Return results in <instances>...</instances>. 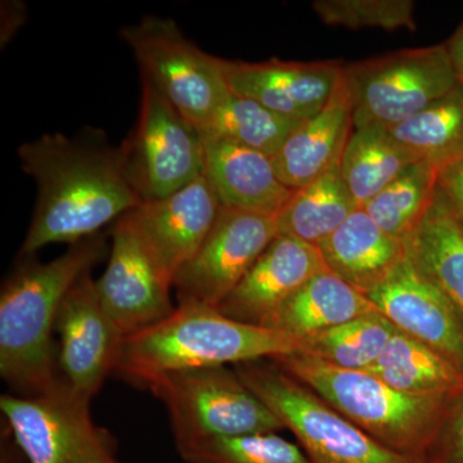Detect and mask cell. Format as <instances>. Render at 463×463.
I'll use <instances>...</instances> for the list:
<instances>
[{
  "mask_svg": "<svg viewBox=\"0 0 463 463\" xmlns=\"http://www.w3.org/2000/svg\"><path fill=\"white\" fill-rule=\"evenodd\" d=\"M277 236V216L222 206L206 240L174 279L178 304L218 307Z\"/></svg>",
  "mask_w": 463,
  "mask_h": 463,
  "instance_id": "cell-11",
  "label": "cell"
},
{
  "mask_svg": "<svg viewBox=\"0 0 463 463\" xmlns=\"http://www.w3.org/2000/svg\"><path fill=\"white\" fill-rule=\"evenodd\" d=\"M446 47L455 69L457 80L463 87V25L457 30L450 41H448Z\"/></svg>",
  "mask_w": 463,
  "mask_h": 463,
  "instance_id": "cell-34",
  "label": "cell"
},
{
  "mask_svg": "<svg viewBox=\"0 0 463 463\" xmlns=\"http://www.w3.org/2000/svg\"><path fill=\"white\" fill-rule=\"evenodd\" d=\"M17 155L38 188L23 258L52 243L74 245L96 236L142 203L120 147L54 133L24 143Z\"/></svg>",
  "mask_w": 463,
  "mask_h": 463,
  "instance_id": "cell-1",
  "label": "cell"
},
{
  "mask_svg": "<svg viewBox=\"0 0 463 463\" xmlns=\"http://www.w3.org/2000/svg\"><path fill=\"white\" fill-rule=\"evenodd\" d=\"M201 137L203 175L222 206L272 216L282 212L294 191L279 181L272 158L227 139Z\"/></svg>",
  "mask_w": 463,
  "mask_h": 463,
  "instance_id": "cell-18",
  "label": "cell"
},
{
  "mask_svg": "<svg viewBox=\"0 0 463 463\" xmlns=\"http://www.w3.org/2000/svg\"><path fill=\"white\" fill-rule=\"evenodd\" d=\"M379 312L367 295L328 269L307 281L263 327L307 340L344 323Z\"/></svg>",
  "mask_w": 463,
  "mask_h": 463,
  "instance_id": "cell-21",
  "label": "cell"
},
{
  "mask_svg": "<svg viewBox=\"0 0 463 463\" xmlns=\"http://www.w3.org/2000/svg\"><path fill=\"white\" fill-rule=\"evenodd\" d=\"M317 16L330 26L350 30H416L412 0H316Z\"/></svg>",
  "mask_w": 463,
  "mask_h": 463,
  "instance_id": "cell-31",
  "label": "cell"
},
{
  "mask_svg": "<svg viewBox=\"0 0 463 463\" xmlns=\"http://www.w3.org/2000/svg\"><path fill=\"white\" fill-rule=\"evenodd\" d=\"M120 148L142 203L169 196L203 174L199 129L143 79L138 120Z\"/></svg>",
  "mask_w": 463,
  "mask_h": 463,
  "instance_id": "cell-10",
  "label": "cell"
},
{
  "mask_svg": "<svg viewBox=\"0 0 463 463\" xmlns=\"http://www.w3.org/2000/svg\"><path fill=\"white\" fill-rule=\"evenodd\" d=\"M403 241L407 258L463 318V224L439 187L428 213Z\"/></svg>",
  "mask_w": 463,
  "mask_h": 463,
  "instance_id": "cell-22",
  "label": "cell"
},
{
  "mask_svg": "<svg viewBox=\"0 0 463 463\" xmlns=\"http://www.w3.org/2000/svg\"><path fill=\"white\" fill-rule=\"evenodd\" d=\"M9 448H3L2 450V463H18L16 459V456L14 453H11V450H8Z\"/></svg>",
  "mask_w": 463,
  "mask_h": 463,
  "instance_id": "cell-35",
  "label": "cell"
},
{
  "mask_svg": "<svg viewBox=\"0 0 463 463\" xmlns=\"http://www.w3.org/2000/svg\"><path fill=\"white\" fill-rule=\"evenodd\" d=\"M56 334L61 377L76 392L93 398L115 373L125 337L100 303L90 273L75 283L61 304Z\"/></svg>",
  "mask_w": 463,
  "mask_h": 463,
  "instance_id": "cell-13",
  "label": "cell"
},
{
  "mask_svg": "<svg viewBox=\"0 0 463 463\" xmlns=\"http://www.w3.org/2000/svg\"><path fill=\"white\" fill-rule=\"evenodd\" d=\"M111 463H120V462H118V461H112Z\"/></svg>",
  "mask_w": 463,
  "mask_h": 463,
  "instance_id": "cell-36",
  "label": "cell"
},
{
  "mask_svg": "<svg viewBox=\"0 0 463 463\" xmlns=\"http://www.w3.org/2000/svg\"><path fill=\"white\" fill-rule=\"evenodd\" d=\"M121 39L133 51L142 79L190 123L203 129L231 94L222 58L212 56L185 38L172 18L143 17L123 27Z\"/></svg>",
  "mask_w": 463,
  "mask_h": 463,
  "instance_id": "cell-8",
  "label": "cell"
},
{
  "mask_svg": "<svg viewBox=\"0 0 463 463\" xmlns=\"http://www.w3.org/2000/svg\"><path fill=\"white\" fill-rule=\"evenodd\" d=\"M353 127L402 123L461 87L446 44L402 50L344 65Z\"/></svg>",
  "mask_w": 463,
  "mask_h": 463,
  "instance_id": "cell-7",
  "label": "cell"
},
{
  "mask_svg": "<svg viewBox=\"0 0 463 463\" xmlns=\"http://www.w3.org/2000/svg\"><path fill=\"white\" fill-rule=\"evenodd\" d=\"M438 187L463 224V158L439 172Z\"/></svg>",
  "mask_w": 463,
  "mask_h": 463,
  "instance_id": "cell-33",
  "label": "cell"
},
{
  "mask_svg": "<svg viewBox=\"0 0 463 463\" xmlns=\"http://www.w3.org/2000/svg\"><path fill=\"white\" fill-rule=\"evenodd\" d=\"M109 251L103 234L42 263L23 261L0 292V374L17 395L44 392L60 379L53 334L61 304Z\"/></svg>",
  "mask_w": 463,
  "mask_h": 463,
  "instance_id": "cell-2",
  "label": "cell"
},
{
  "mask_svg": "<svg viewBox=\"0 0 463 463\" xmlns=\"http://www.w3.org/2000/svg\"><path fill=\"white\" fill-rule=\"evenodd\" d=\"M147 389L165 404L178 450L213 439L285 429L227 365L167 373Z\"/></svg>",
  "mask_w": 463,
  "mask_h": 463,
  "instance_id": "cell-6",
  "label": "cell"
},
{
  "mask_svg": "<svg viewBox=\"0 0 463 463\" xmlns=\"http://www.w3.org/2000/svg\"><path fill=\"white\" fill-rule=\"evenodd\" d=\"M178 452L187 463H310L300 447L277 432L213 439Z\"/></svg>",
  "mask_w": 463,
  "mask_h": 463,
  "instance_id": "cell-30",
  "label": "cell"
},
{
  "mask_svg": "<svg viewBox=\"0 0 463 463\" xmlns=\"http://www.w3.org/2000/svg\"><path fill=\"white\" fill-rule=\"evenodd\" d=\"M303 123L231 90L200 134L239 143L273 158Z\"/></svg>",
  "mask_w": 463,
  "mask_h": 463,
  "instance_id": "cell-27",
  "label": "cell"
},
{
  "mask_svg": "<svg viewBox=\"0 0 463 463\" xmlns=\"http://www.w3.org/2000/svg\"><path fill=\"white\" fill-rule=\"evenodd\" d=\"M90 403L60 377L41 394L2 395L0 411L27 463H111V438L91 420Z\"/></svg>",
  "mask_w": 463,
  "mask_h": 463,
  "instance_id": "cell-9",
  "label": "cell"
},
{
  "mask_svg": "<svg viewBox=\"0 0 463 463\" xmlns=\"http://www.w3.org/2000/svg\"><path fill=\"white\" fill-rule=\"evenodd\" d=\"M365 373L408 394L456 395L463 392V373L455 364L398 328L376 364Z\"/></svg>",
  "mask_w": 463,
  "mask_h": 463,
  "instance_id": "cell-24",
  "label": "cell"
},
{
  "mask_svg": "<svg viewBox=\"0 0 463 463\" xmlns=\"http://www.w3.org/2000/svg\"><path fill=\"white\" fill-rule=\"evenodd\" d=\"M286 332L234 321L216 307L178 304L166 318L125 337L115 373L139 388L158 377L306 352Z\"/></svg>",
  "mask_w": 463,
  "mask_h": 463,
  "instance_id": "cell-3",
  "label": "cell"
},
{
  "mask_svg": "<svg viewBox=\"0 0 463 463\" xmlns=\"http://www.w3.org/2000/svg\"><path fill=\"white\" fill-rule=\"evenodd\" d=\"M236 373L298 438L310 463H421L374 440L276 364L249 362Z\"/></svg>",
  "mask_w": 463,
  "mask_h": 463,
  "instance_id": "cell-5",
  "label": "cell"
},
{
  "mask_svg": "<svg viewBox=\"0 0 463 463\" xmlns=\"http://www.w3.org/2000/svg\"><path fill=\"white\" fill-rule=\"evenodd\" d=\"M272 361L374 440L413 458L425 455L458 395L408 394L373 373L336 367L307 353Z\"/></svg>",
  "mask_w": 463,
  "mask_h": 463,
  "instance_id": "cell-4",
  "label": "cell"
},
{
  "mask_svg": "<svg viewBox=\"0 0 463 463\" xmlns=\"http://www.w3.org/2000/svg\"><path fill=\"white\" fill-rule=\"evenodd\" d=\"M421 463H463V392L457 395Z\"/></svg>",
  "mask_w": 463,
  "mask_h": 463,
  "instance_id": "cell-32",
  "label": "cell"
},
{
  "mask_svg": "<svg viewBox=\"0 0 463 463\" xmlns=\"http://www.w3.org/2000/svg\"><path fill=\"white\" fill-rule=\"evenodd\" d=\"M356 209L340 164L316 182L294 191L277 215L279 234L317 246L330 237Z\"/></svg>",
  "mask_w": 463,
  "mask_h": 463,
  "instance_id": "cell-25",
  "label": "cell"
},
{
  "mask_svg": "<svg viewBox=\"0 0 463 463\" xmlns=\"http://www.w3.org/2000/svg\"><path fill=\"white\" fill-rule=\"evenodd\" d=\"M222 203L206 176L161 199L143 201L127 216L158 267L174 282L214 227Z\"/></svg>",
  "mask_w": 463,
  "mask_h": 463,
  "instance_id": "cell-14",
  "label": "cell"
},
{
  "mask_svg": "<svg viewBox=\"0 0 463 463\" xmlns=\"http://www.w3.org/2000/svg\"><path fill=\"white\" fill-rule=\"evenodd\" d=\"M353 129L352 103L341 74L327 105L304 121L272 158L279 181L298 191L339 165Z\"/></svg>",
  "mask_w": 463,
  "mask_h": 463,
  "instance_id": "cell-19",
  "label": "cell"
},
{
  "mask_svg": "<svg viewBox=\"0 0 463 463\" xmlns=\"http://www.w3.org/2000/svg\"><path fill=\"white\" fill-rule=\"evenodd\" d=\"M108 267L96 281L103 307L124 337L166 318L175 309L173 282L158 267L127 215L111 230Z\"/></svg>",
  "mask_w": 463,
  "mask_h": 463,
  "instance_id": "cell-12",
  "label": "cell"
},
{
  "mask_svg": "<svg viewBox=\"0 0 463 463\" xmlns=\"http://www.w3.org/2000/svg\"><path fill=\"white\" fill-rule=\"evenodd\" d=\"M388 130L438 172L452 165L463 158V87Z\"/></svg>",
  "mask_w": 463,
  "mask_h": 463,
  "instance_id": "cell-26",
  "label": "cell"
},
{
  "mask_svg": "<svg viewBox=\"0 0 463 463\" xmlns=\"http://www.w3.org/2000/svg\"><path fill=\"white\" fill-rule=\"evenodd\" d=\"M438 169L417 161L362 209L381 230L404 240L422 221L438 190Z\"/></svg>",
  "mask_w": 463,
  "mask_h": 463,
  "instance_id": "cell-28",
  "label": "cell"
},
{
  "mask_svg": "<svg viewBox=\"0 0 463 463\" xmlns=\"http://www.w3.org/2000/svg\"><path fill=\"white\" fill-rule=\"evenodd\" d=\"M337 61L243 62L222 58L228 87L279 114L306 121L331 99L343 74Z\"/></svg>",
  "mask_w": 463,
  "mask_h": 463,
  "instance_id": "cell-16",
  "label": "cell"
},
{
  "mask_svg": "<svg viewBox=\"0 0 463 463\" xmlns=\"http://www.w3.org/2000/svg\"><path fill=\"white\" fill-rule=\"evenodd\" d=\"M327 269L317 246L279 236L216 309L234 321L264 326L317 274Z\"/></svg>",
  "mask_w": 463,
  "mask_h": 463,
  "instance_id": "cell-17",
  "label": "cell"
},
{
  "mask_svg": "<svg viewBox=\"0 0 463 463\" xmlns=\"http://www.w3.org/2000/svg\"><path fill=\"white\" fill-rule=\"evenodd\" d=\"M397 328L380 312L344 323L307 341V354L336 367L367 371L376 364Z\"/></svg>",
  "mask_w": 463,
  "mask_h": 463,
  "instance_id": "cell-29",
  "label": "cell"
},
{
  "mask_svg": "<svg viewBox=\"0 0 463 463\" xmlns=\"http://www.w3.org/2000/svg\"><path fill=\"white\" fill-rule=\"evenodd\" d=\"M420 161L383 125L353 129L340 161L341 174L362 209L405 169Z\"/></svg>",
  "mask_w": 463,
  "mask_h": 463,
  "instance_id": "cell-23",
  "label": "cell"
},
{
  "mask_svg": "<svg viewBox=\"0 0 463 463\" xmlns=\"http://www.w3.org/2000/svg\"><path fill=\"white\" fill-rule=\"evenodd\" d=\"M318 249L327 269L364 295L405 258L404 241L381 230L364 209H356Z\"/></svg>",
  "mask_w": 463,
  "mask_h": 463,
  "instance_id": "cell-20",
  "label": "cell"
},
{
  "mask_svg": "<svg viewBox=\"0 0 463 463\" xmlns=\"http://www.w3.org/2000/svg\"><path fill=\"white\" fill-rule=\"evenodd\" d=\"M367 297L395 328L431 347L463 373V318L407 255Z\"/></svg>",
  "mask_w": 463,
  "mask_h": 463,
  "instance_id": "cell-15",
  "label": "cell"
}]
</instances>
